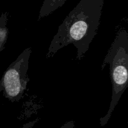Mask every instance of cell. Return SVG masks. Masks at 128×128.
<instances>
[{
  "mask_svg": "<svg viewBox=\"0 0 128 128\" xmlns=\"http://www.w3.org/2000/svg\"><path fill=\"white\" fill-rule=\"evenodd\" d=\"M74 120H70L66 122L60 128H74Z\"/></svg>",
  "mask_w": 128,
  "mask_h": 128,
  "instance_id": "cell-6",
  "label": "cell"
},
{
  "mask_svg": "<svg viewBox=\"0 0 128 128\" xmlns=\"http://www.w3.org/2000/svg\"><path fill=\"white\" fill-rule=\"evenodd\" d=\"M104 0H81L66 16L52 38L46 58L52 57L62 48L73 45L76 60L84 58L98 33Z\"/></svg>",
  "mask_w": 128,
  "mask_h": 128,
  "instance_id": "cell-1",
  "label": "cell"
},
{
  "mask_svg": "<svg viewBox=\"0 0 128 128\" xmlns=\"http://www.w3.org/2000/svg\"><path fill=\"white\" fill-rule=\"evenodd\" d=\"M110 65V75L112 84V96L108 111L100 119L104 127L111 118L115 107L128 87V33L124 28L119 29L102 63L101 70Z\"/></svg>",
  "mask_w": 128,
  "mask_h": 128,
  "instance_id": "cell-2",
  "label": "cell"
},
{
  "mask_svg": "<svg viewBox=\"0 0 128 128\" xmlns=\"http://www.w3.org/2000/svg\"><path fill=\"white\" fill-rule=\"evenodd\" d=\"M66 1V0H44L39 13L38 21H40L62 7Z\"/></svg>",
  "mask_w": 128,
  "mask_h": 128,
  "instance_id": "cell-4",
  "label": "cell"
},
{
  "mask_svg": "<svg viewBox=\"0 0 128 128\" xmlns=\"http://www.w3.org/2000/svg\"><path fill=\"white\" fill-rule=\"evenodd\" d=\"M32 50L28 47L6 69L0 80V92L11 102H18L23 97L30 82L28 75Z\"/></svg>",
  "mask_w": 128,
  "mask_h": 128,
  "instance_id": "cell-3",
  "label": "cell"
},
{
  "mask_svg": "<svg viewBox=\"0 0 128 128\" xmlns=\"http://www.w3.org/2000/svg\"><path fill=\"white\" fill-rule=\"evenodd\" d=\"M8 15V13L4 12L0 16V52L4 49L8 39L9 29L7 26Z\"/></svg>",
  "mask_w": 128,
  "mask_h": 128,
  "instance_id": "cell-5",
  "label": "cell"
}]
</instances>
